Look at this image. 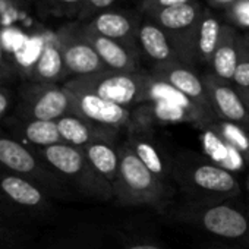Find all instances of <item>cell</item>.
Segmentation results:
<instances>
[{"mask_svg":"<svg viewBox=\"0 0 249 249\" xmlns=\"http://www.w3.org/2000/svg\"><path fill=\"white\" fill-rule=\"evenodd\" d=\"M172 179L195 202H221L240 195L236 175L192 151L172 157Z\"/></svg>","mask_w":249,"mask_h":249,"instance_id":"1","label":"cell"},{"mask_svg":"<svg viewBox=\"0 0 249 249\" xmlns=\"http://www.w3.org/2000/svg\"><path fill=\"white\" fill-rule=\"evenodd\" d=\"M120 164L113 186L114 201L120 207H150L164 213L175 195L173 186L160 180L135 156L126 141L119 145Z\"/></svg>","mask_w":249,"mask_h":249,"instance_id":"2","label":"cell"},{"mask_svg":"<svg viewBox=\"0 0 249 249\" xmlns=\"http://www.w3.org/2000/svg\"><path fill=\"white\" fill-rule=\"evenodd\" d=\"M33 151L57 173L72 191L100 201H114L113 186L95 172L82 148L57 144Z\"/></svg>","mask_w":249,"mask_h":249,"instance_id":"3","label":"cell"},{"mask_svg":"<svg viewBox=\"0 0 249 249\" xmlns=\"http://www.w3.org/2000/svg\"><path fill=\"white\" fill-rule=\"evenodd\" d=\"M0 172L33 182L53 199H68L72 196V188L31 148L12 138L2 126H0Z\"/></svg>","mask_w":249,"mask_h":249,"instance_id":"4","label":"cell"},{"mask_svg":"<svg viewBox=\"0 0 249 249\" xmlns=\"http://www.w3.org/2000/svg\"><path fill=\"white\" fill-rule=\"evenodd\" d=\"M173 220L202 229L204 231L233 242L249 243V213L230 201H189L173 213Z\"/></svg>","mask_w":249,"mask_h":249,"instance_id":"5","label":"cell"},{"mask_svg":"<svg viewBox=\"0 0 249 249\" xmlns=\"http://www.w3.org/2000/svg\"><path fill=\"white\" fill-rule=\"evenodd\" d=\"M151 73L101 71L88 76H78L65 81V87L95 94L114 104L134 108L145 100Z\"/></svg>","mask_w":249,"mask_h":249,"instance_id":"6","label":"cell"},{"mask_svg":"<svg viewBox=\"0 0 249 249\" xmlns=\"http://www.w3.org/2000/svg\"><path fill=\"white\" fill-rule=\"evenodd\" d=\"M53 198L33 182L0 172V221L44 218L53 210Z\"/></svg>","mask_w":249,"mask_h":249,"instance_id":"7","label":"cell"},{"mask_svg":"<svg viewBox=\"0 0 249 249\" xmlns=\"http://www.w3.org/2000/svg\"><path fill=\"white\" fill-rule=\"evenodd\" d=\"M72 113V95L62 84L24 82L18 91L14 116L30 120L57 122Z\"/></svg>","mask_w":249,"mask_h":249,"instance_id":"8","label":"cell"},{"mask_svg":"<svg viewBox=\"0 0 249 249\" xmlns=\"http://www.w3.org/2000/svg\"><path fill=\"white\" fill-rule=\"evenodd\" d=\"M134 124L153 129L157 124H176L191 123L198 131L207 124L218 120L211 113L198 106H179L167 101H150L138 104L132 108Z\"/></svg>","mask_w":249,"mask_h":249,"instance_id":"9","label":"cell"},{"mask_svg":"<svg viewBox=\"0 0 249 249\" xmlns=\"http://www.w3.org/2000/svg\"><path fill=\"white\" fill-rule=\"evenodd\" d=\"M68 89L72 95L73 114H78L89 122L100 124V126L110 128L119 132L122 131L128 132L134 124L132 108L114 104L87 91L71 89V88Z\"/></svg>","mask_w":249,"mask_h":249,"instance_id":"10","label":"cell"},{"mask_svg":"<svg viewBox=\"0 0 249 249\" xmlns=\"http://www.w3.org/2000/svg\"><path fill=\"white\" fill-rule=\"evenodd\" d=\"M56 43L62 52L68 75L78 78L106 71L100 56L82 37L79 30L73 31L71 27L62 28L56 36Z\"/></svg>","mask_w":249,"mask_h":249,"instance_id":"11","label":"cell"},{"mask_svg":"<svg viewBox=\"0 0 249 249\" xmlns=\"http://www.w3.org/2000/svg\"><path fill=\"white\" fill-rule=\"evenodd\" d=\"M202 81L215 117L249 128V111L239 89L231 82H226L213 73L204 75Z\"/></svg>","mask_w":249,"mask_h":249,"instance_id":"12","label":"cell"},{"mask_svg":"<svg viewBox=\"0 0 249 249\" xmlns=\"http://www.w3.org/2000/svg\"><path fill=\"white\" fill-rule=\"evenodd\" d=\"M124 141L148 170H151L164 183L173 186L175 182L172 179V157L167 156L160 142L154 138L153 129L132 124Z\"/></svg>","mask_w":249,"mask_h":249,"instance_id":"13","label":"cell"},{"mask_svg":"<svg viewBox=\"0 0 249 249\" xmlns=\"http://www.w3.org/2000/svg\"><path fill=\"white\" fill-rule=\"evenodd\" d=\"M2 128L17 141L24 144L31 150L47 148L52 145L63 144L62 137L59 134L57 122L47 120H30L21 119L14 114H9L3 123Z\"/></svg>","mask_w":249,"mask_h":249,"instance_id":"14","label":"cell"},{"mask_svg":"<svg viewBox=\"0 0 249 249\" xmlns=\"http://www.w3.org/2000/svg\"><path fill=\"white\" fill-rule=\"evenodd\" d=\"M153 75L157 76L159 79L167 82L169 85H172L175 89H178L180 94H183L186 98H189L192 103H195L202 110L214 114L210 100H208V94H207V88L204 85L202 76H198L194 71L183 66L180 62L157 65V66H154Z\"/></svg>","mask_w":249,"mask_h":249,"instance_id":"15","label":"cell"},{"mask_svg":"<svg viewBox=\"0 0 249 249\" xmlns=\"http://www.w3.org/2000/svg\"><path fill=\"white\" fill-rule=\"evenodd\" d=\"M59 134L63 144L85 148L94 142H119L120 132L100 126L78 114H66L57 120Z\"/></svg>","mask_w":249,"mask_h":249,"instance_id":"16","label":"cell"},{"mask_svg":"<svg viewBox=\"0 0 249 249\" xmlns=\"http://www.w3.org/2000/svg\"><path fill=\"white\" fill-rule=\"evenodd\" d=\"M82 37L94 47L106 69L116 72H140L135 53L124 44L107 37H103L88 27L79 30Z\"/></svg>","mask_w":249,"mask_h":249,"instance_id":"17","label":"cell"},{"mask_svg":"<svg viewBox=\"0 0 249 249\" xmlns=\"http://www.w3.org/2000/svg\"><path fill=\"white\" fill-rule=\"evenodd\" d=\"M199 131V141L204 153L202 156L207 157L210 161L226 169L233 175L243 172L249 166V161L245 159V156L231 144H229L221 135H218L210 124H207L205 128Z\"/></svg>","mask_w":249,"mask_h":249,"instance_id":"18","label":"cell"},{"mask_svg":"<svg viewBox=\"0 0 249 249\" xmlns=\"http://www.w3.org/2000/svg\"><path fill=\"white\" fill-rule=\"evenodd\" d=\"M242 47L243 41H240L231 30H221L218 46L211 59L213 75L226 82H231L240 60Z\"/></svg>","mask_w":249,"mask_h":249,"instance_id":"19","label":"cell"},{"mask_svg":"<svg viewBox=\"0 0 249 249\" xmlns=\"http://www.w3.org/2000/svg\"><path fill=\"white\" fill-rule=\"evenodd\" d=\"M68 76L62 52L54 41H47L30 71V81L57 84Z\"/></svg>","mask_w":249,"mask_h":249,"instance_id":"20","label":"cell"},{"mask_svg":"<svg viewBox=\"0 0 249 249\" xmlns=\"http://www.w3.org/2000/svg\"><path fill=\"white\" fill-rule=\"evenodd\" d=\"M119 145L120 142H94L82 148L95 172L111 186H114L119 175Z\"/></svg>","mask_w":249,"mask_h":249,"instance_id":"21","label":"cell"},{"mask_svg":"<svg viewBox=\"0 0 249 249\" xmlns=\"http://www.w3.org/2000/svg\"><path fill=\"white\" fill-rule=\"evenodd\" d=\"M138 40L147 56L157 65L179 62L164 31L154 24H142L138 28Z\"/></svg>","mask_w":249,"mask_h":249,"instance_id":"22","label":"cell"},{"mask_svg":"<svg viewBox=\"0 0 249 249\" xmlns=\"http://www.w3.org/2000/svg\"><path fill=\"white\" fill-rule=\"evenodd\" d=\"M91 31L116 40V41H124L132 33V25L129 19L117 12H103L97 15L89 25H87Z\"/></svg>","mask_w":249,"mask_h":249,"instance_id":"23","label":"cell"},{"mask_svg":"<svg viewBox=\"0 0 249 249\" xmlns=\"http://www.w3.org/2000/svg\"><path fill=\"white\" fill-rule=\"evenodd\" d=\"M198 17V9L192 3L172 8H163L159 14V22L169 31H182L189 28Z\"/></svg>","mask_w":249,"mask_h":249,"instance_id":"24","label":"cell"},{"mask_svg":"<svg viewBox=\"0 0 249 249\" xmlns=\"http://www.w3.org/2000/svg\"><path fill=\"white\" fill-rule=\"evenodd\" d=\"M221 25L214 17H207L201 22L196 36V50L199 53V57H202L205 62L211 63V59L221 37Z\"/></svg>","mask_w":249,"mask_h":249,"instance_id":"25","label":"cell"},{"mask_svg":"<svg viewBox=\"0 0 249 249\" xmlns=\"http://www.w3.org/2000/svg\"><path fill=\"white\" fill-rule=\"evenodd\" d=\"M210 126L218 135H221L229 144H231L236 150H239L249 161V128L226 120H215L210 123Z\"/></svg>","mask_w":249,"mask_h":249,"instance_id":"26","label":"cell"},{"mask_svg":"<svg viewBox=\"0 0 249 249\" xmlns=\"http://www.w3.org/2000/svg\"><path fill=\"white\" fill-rule=\"evenodd\" d=\"M28 233L19 226L0 221V249H19Z\"/></svg>","mask_w":249,"mask_h":249,"instance_id":"27","label":"cell"},{"mask_svg":"<svg viewBox=\"0 0 249 249\" xmlns=\"http://www.w3.org/2000/svg\"><path fill=\"white\" fill-rule=\"evenodd\" d=\"M231 84L237 89L249 91V44L248 43H243L240 60L237 63Z\"/></svg>","mask_w":249,"mask_h":249,"instance_id":"28","label":"cell"},{"mask_svg":"<svg viewBox=\"0 0 249 249\" xmlns=\"http://www.w3.org/2000/svg\"><path fill=\"white\" fill-rule=\"evenodd\" d=\"M231 18L243 28H249V0H237L231 5Z\"/></svg>","mask_w":249,"mask_h":249,"instance_id":"29","label":"cell"},{"mask_svg":"<svg viewBox=\"0 0 249 249\" xmlns=\"http://www.w3.org/2000/svg\"><path fill=\"white\" fill-rule=\"evenodd\" d=\"M14 108V94L8 87H0V126Z\"/></svg>","mask_w":249,"mask_h":249,"instance_id":"30","label":"cell"},{"mask_svg":"<svg viewBox=\"0 0 249 249\" xmlns=\"http://www.w3.org/2000/svg\"><path fill=\"white\" fill-rule=\"evenodd\" d=\"M0 72H3L9 76H14V73H15V66L11 60V57L6 54L2 44H0Z\"/></svg>","mask_w":249,"mask_h":249,"instance_id":"31","label":"cell"},{"mask_svg":"<svg viewBox=\"0 0 249 249\" xmlns=\"http://www.w3.org/2000/svg\"><path fill=\"white\" fill-rule=\"evenodd\" d=\"M114 0H87V5L91 9H104L113 5Z\"/></svg>","mask_w":249,"mask_h":249,"instance_id":"32","label":"cell"},{"mask_svg":"<svg viewBox=\"0 0 249 249\" xmlns=\"http://www.w3.org/2000/svg\"><path fill=\"white\" fill-rule=\"evenodd\" d=\"M159 3L163 8H172V6H179V5L189 3V0H159Z\"/></svg>","mask_w":249,"mask_h":249,"instance_id":"33","label":"cell"},{"mask_svg":"<svg viewBox=\"0 0 249 249\" xmlns=\"http://www.w3.org/2000/svg\"><path fill=\"white\" fill-rule=\"evenodd\" d=\"M126 249H163V248L154 243H137V245L128 246Z\"/></svg>","mask_w":249,"mask_h":249,"instance_id":"34","label":"cell"},{"mask_svg":"<svg viewBox=\"0 0 249 249\" xmlns=\"http://www.w3.org/2000/svg\"><path fill=\"white\" fill-rule=\"evenodd\" d=\"M239 92H240V95H242V98H243V101H245V104H246V108H248V111H249V91L239 89Z\"/></svg>","mask_w":249,"mask_h":249,"instance_id":"35","label":"cell"},{"mask_svg":"<svg viewBox=\"0 0 249 249\" xmlns=\"http://www.w3.org/2000/svg\"><path fill=\"white\" fill-rule=\"evenodd\" d=\"M53 2H57V3H62V5H76L82 0H53Z\"/></svg>","mask_w":249,"mask_h":249,"instance_id":"36","label":"cell"},{"mask_svg":"<svg viewBox=\"0 0 249 249\" xmlns=\"http://www.w3.org/2000/svg\"><path fill=\"white\" fill-rule=\"evenodd\" d=\"M11 78H12V76L6 75V73H3V72H0V87H5V84H6Z\"/></svg>","mask_w":249,"mask_h":249,"instance_id":"37","label":"cell"},{"mask_svg":"<svg viewBox=\"0 0 249 249\" xmlns=\"http://www.w3.org/2000/svg\"><path fill=\"white\" fill-rule=\"evenodd\" d=\"M213 2L215 5H233L237 2V0H213Z\"/></svg>","mask_w":249,"mask_h":249,"instance_id":"38","label":"cell"},{"mask_svg":"<svg viewBox=\"0 0 249 249\" xmlns=\"http://www.w3.org/2000/svg\"><path fill=\"white\" fill-rule=\"evenodd\" d=\"M8 3H9L8 0H0V15L3 12V5H8Z\"/></svg>","mask_w":249,"mask_h":249,"instance_id":"39","label":"cell"},{"mask_svg":"<svg viewBox=\"0 0 249 249\" xmlns=\"http://www.w3.org/2000/svg\"><path fill=\"white\" fill-rule=\"evenodd\" d=\"M246 189L249 191V173H248V178H246Z\"/></svg>","mask_w":249,"mask_h":249,"instance_id":"40","label":"cell"},{"mask_svg":"<svg viewBox=\"0 0 249 249\" xmlns=\"http://www.w3.org/2000/svg\"><path fill=\"white\" fill-rule=\"evenodd\" d=\"M8 2H11V0H8Z\"/></svg>","mask_w":249,"mask_h":249,"instance_id":"41","label":"cell"}]
</instances>
